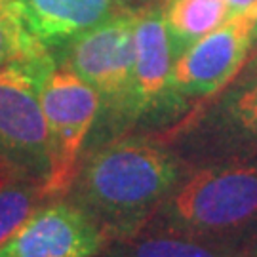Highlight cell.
<instances>
[{"label":"cell","mask_w":257,"mask_h":257,"mask_svg":"<svg viewBox=\"0 0 257 257\" xmlns=\"http://www.w3.org/2000/svg\"><path fill=\"white\" fill-rule=\"evenodd\" d=\"M139 8L120 6L99 25L69 42L65 65L97 92L105 118L124 128L134 61Z\"/></svg>","instance_id":"5b68a950"},{"label":"cell","mask_w":257,"mask_h":257,"mask_svg":"<svg viewBox=\"0 0 257 257\" xmlns=\"http://www.w3.org/2000/svg\"><path fill=\"white\" fill-rule=\"evenodd\" d=\"M257 52V6H255V23H253V33H251V54Z\"/></svg>","instance_id":"d6986e66"},{"label":"cell","mask_w":257,"mask_h":257,"mask_svg":"<svg viewBox=\"0 0 257 257\" xmlns=\"http://www.w3.org/2000/svg\"><path fill=\"white\" fill-rule=\"evenodd\" d=\"M229 4L230 16H236V14H242L246 10L253 8L257 4V0H225Z\"/></svg>","instance_id":"9a60e30c"},{"label":"cell","mask_w":257,"mask_h":257,"mask_svg":"<svg viewBox=\"0 0 257 257\" xmlns=\"http://www.w3.org/2000/svg\"><path fill=\"white\" fill-rule=\"evenodd\" d=\"M249 76H257V52L249 55V59L238 74V78H249Z\"/></svg>","instance_id":"2e32d148"},{"label":"cell","mask_w":257,"mask_h":257,"mask_svg":"<svg viewBox=\"0 0 257 257\" xmlns=\"http://www.w3.org/2000/svg\"><path fill=\"white\" fill-rule=\"evenodd\" d=\"M255 6L230 16L221 27L175 57L172 95L181 110L191 101H202L225 90L244 69L251 55Z\"/></svg>","instance_id":"8992f818"},{"label":"cell","mask_w":257,"mask_h":257,"mask_svg":"<svg viewBox=\"0 0 257 257\" xmlns=\"http://www.w3.org/2000/svg\"><path fill=\"white\" fill-rule=\"evenodd\" d=\"M120 6H126V8H141V4H149L151 0H116Z\"/></svg>","instance_id":"e0dca14e"},{"label":"cell","mask_w":257,"mask_h":257,"mask_svg":"<svg viewBox=\"0 0 257 257\" xmlns=\"http://www.w3.org/2000/svg\"><path fill=\"white\" fill-rule=\"evenodd\" d=\"M19 18L35 37L46 44L71 42L88 29L112 16L116 0H12Z\"/></svg>","instance_id":"30bf717a"},{"label":"cell","mask_w":257,"mask_h":257,"mask_svg":"<svg viewBox=\"0 0 257 257\" xmlns=\"http://www.w3.org/2000/svg\"><path fill=\"white\" fill-rule=\"evenodd\" d=\"M107 242L86 211L57 198L40 206L0 246V257H93Z\"/></svg>","instance_id":"ba28073f"},{"label":"cell","mask_w":257,"mask_h":257,"mask_svg":"<svg viewBox=\"0 0 257 257\" xmlns=\"http://www.w3.org/2000/svg\"><path fill=\"white\" fill-rule=\"evenodd\" d=\"M175 52L164 23L160 4L139 8L136 25V61L124 128L147 116L177 112L179 105L172 95V69Z\"/></svg>","instance_id":"9c48e42d"},{"label":"cell","mask_w":257,"mask_h":257,"mask_svg":"<svg viewBox=\"0 0 257 257\" xmlns=\"http://www.w3.org/2000/svg\"><path fill=\"white\" fill-rule=\"evenodd\" d=\"M126 242L130 257H242L198 240L156 230H149L145 236L136 234Z\"/></svg>","instance_id":"5bb4252c"},{"label":"cell","mask_w":257,"mask_h":257,"mask_svg":"<svg viewBox=\"0 0 257 257\" xmlns=\"http://www.w3.org/2000/svg\"><path fill=\"white\" fill-rule=\"evenodd\" d=\"M160 8L175 57L230 18L225 0H164Z\"/></svg>","instance_id":"8fae6325"},{"label":"cell","mask_w":257,"mask_h":257,"mask_svg":"<svg viewBox=\"0 0 257 257\" xmlns=\"http://www.w3.org/2000/svg\"><path fill=\"white\" fill-rule=\"evenodd\" d=\"M52 63L54 57L0 69V160L16 177L42 187L48 181L52 158L40 82Z\"/></svg>","instance_id":"3957f363"},{"label":"cell","mask_w":257,"mask_h":257,"mask_svg":"<svg viewBox=\"0 0 257 257\" xmlns=\"http://www.w3.org/2000/svg\"><path fill=\"white\" fill-rule=\"evenodd\" d=\"M46 202L50 198L40 183L21 177L0 183V246Z\"/></svg>","instance_id":"7c38bea8"},{"label":"cell","mask_w":257,"mask_h":257,"mask_svg":"<svg viewBox=\"0 0 257 257\" xmlns=\"http://www.w3.org/2000/svg\"><path fill=\"white\" fill-rule=\"evenodd\" d=\"M143 230L236 253L257 238V162H213L185 174Z\"/></svg>","instance_id":"7a4b0ae2"},{"label":"cell","mask_w":257,"mask_h":257,"mask_svg":"<svg viewBox=\"0 0 257 257\" xmlns=\"http://www.w3.org/2000/svg\"><path fill=\"white\" fill-rule=\"evenodd\" d=\"M183 175L185 162L162 143L112 139L90 153L65 196L109 240H128L153 219Z\"/></svg>","instance_id":"6da1fadb"},{"label":"cell","mask_w":257,"mask_h":257,"mask_svg":"<svg viewBox=\"0 0 257 257\" xmlns=\"http://www.w3.org/2000/svg\"><path fill=\"white\" fill-rule=\"evenodd\" d=\"M181 139L196 166L257 162V76L229 84Z\"/></svg>","instance_id":"52a82bcc"},{"label":"cell","mask_w":257,"mask_h":257,"mask_svg":"<svg viewBox=\"0 0 257 257\" xmlns=\"http://www.w3.org/2000/svg\"><path fill=\"white\" fill-rule=\"evenodd\" d=\"M10 177H16V175L10 172L6 166L2 164V160H0V183H4L6 179H10Z\"/></svg>","instance_id":"ac0fdd59"},{"label":"cell","mask_w":257,"mask_h":257,"mask_svg":"<svg viewBox=\"0 0 257 257\" xmlns=\"http://www.w3.org/2000/svg\"><path fill=\"white\" fill-rule=\"evenodd\" d=\"M246 257H257V249L253 251V253H251V255H246Z\"/></svg>","instance_id":"44dd1931"},{"label":"cell","mask_w":257,"mask_h":257,"mask_svg":"<svg viewBox=\"0 0 257 257\" xmlns=\"http://www.w3.org/2000/svg\"><path fill=\"white\" fill-rule=\"evenodd\" d=\"M40 103L52 158L44 193L50 200H57L65 198L76 177L84 141L101 110V99L67 65L54 61L40 82Z\"/></svg>","instance_id":"277c9868"},{"label":"cell","mask_w":257,"mask_h":257,"mask_svg":"<svg viewBox=\"0 0 257 257\" xmlns=\"http://www.w3.org/2000/svg\"><path fill=\"white\" fill-rule=\"evenodd\" d=\"M52 54L19 18L18 10H0V69L14 63H38L46 61Z\"/></svg>","instance_id":"4fadbf2b"},{"label":"cell","mask_w":257,"mask_h":257,"mask_svg":"<svg viewBox=\"0 0 257 257\" xmlns=\"http://www.w3.org/2000/svg\"><path fill=\"white\" fill-rule=\"evenodd\" d=\"M14 2L12 0H0V10H4V8H10Z\"/></svg>","instance_id":"ffe728a7"}]
</instances>
